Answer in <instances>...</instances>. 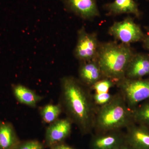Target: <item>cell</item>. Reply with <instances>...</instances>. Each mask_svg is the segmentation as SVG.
Returning <instances> with one entry per match:
<instances>
[{"instance_id": "3", "label": "cell", "mask_w": 149, "mask_h": 149, "mask_svg": "<svg viewBox=\"0 0 149 149\" xmlns=\"http://www.w3.org/2000/svg\"><path fill=\"white\" fill-rule=\"evenodd\" d=\"M134 123L131 109L118 92L109 102L97 108L93 130L95 133L121 130Z\"/></svg>"}, {"instance_id": "13", "label": "cell", "mask_w": 149, "mask_h": 149, "mask_svg": "<svg viewBox=\"0 0 149 149\" xmlns=\"http://www.w3.org/2000/svg\"><path fill=\"white\" fill-rule=\"evenodd\" d=\"M104 8L109 16L128 14L140 18L142 15L138 3L134 0H114L104 5Z\"/></svg>"}, {"instance_id": "22", "label": "cell", "mask_w": 149, "mask_h": 149, "mask_svg": "<svg viewBox=\"0 0 149 149\" xmlns=\"http://www.w3.org/2000/svg\"><path fill=\"white\" fill-rule=\"evenodd\" d=\"M50 149H78L76 148H74V147L71 146L69 145H68L65 143H60L56 144V145H54L53 146L49 148Z\"/></svg>"}, {"instance_id": "19", "label": "cell", "mask_w": 149, "mask_h": 149, "mask_svg": "<svg viewBox=\"0 0 149 149\" xmlns=\"http://www.w3.org/2000/svg\"><path fill=\"white\" fill-rule=\"evenodd\" d=\"M114 95L109 92L105 93H95L93 94L94 103L97 107H99L106 104L109 102L113 97Z\"/></svg>"}, {"instance_id": "10", "label": "cell", "mask_w": 149, "mask_h": 149, "mask_svg": "<svg viewBox=\"0 0 149 149\" xmlns=\"http://www.w3.org/2000/svg\"><path fill=\"white\" fill-rule=\"evenodd\" d=\"M78 75V80L91 90L95 83L104 77L97 58L80 62Z\"/></svg>"}, {"instance_id": "15", "label": "cell", "mask_w": 149, "mask_h": 149, "mask_svg": "<svg viewBox=\"0 0 149 149\" xmlns=\"http://www.w3.org/2000/svg\"><path fill=\"white\" fill-rule=\"evenodd\" d=\"M21 141L11 123L0 120V149H15Z\"/></svg>"}, {"instance_id": "20", "label": "cell", "mask_w": 149, "mask_h": 149, "mask_svg": "<svg viewBox=\"0 0 149 149\" xmlns=\"http://www.w3.org/2000/svg\"><path fill=\"white\" fill-rule=\"evenodd\" d=\"M44 143L37 140L21 141L15 149H45Z\"/></svg>"}, {"instance_id": "14", "label": "cell", "mask_w": 149, "mask_h": 149, "mask_svg": "<svg viewBox=\"0 0 149 149\" xmlns=\"http://www.w3.org/2000/svg\"><path fill=\"white\" fill-rule=\"evenodd\" d=\"M12 91L14 97L19 103L31 108H35L44 97L35 91L21 84H13Z\"/></svg>"}, {"instance_id": "11", "label": "cell", "mask_w": 149, "mask_h": 149, "mask_svg": "<svg viewBox=\"0 0 149 149\" xmlns=\"http://www.w3.org/2000/svg\"><path fill=\"white\" fill-rule=\"evenodd\" d=\"M149 77V54L135 53L125 71V77L131 80Z\"/></svg>"}, {"instance_id": "23", "label": "cell", "mask_w": 149, "mask_h": 149, "mask_svg": "<svg viewBox=\"0 0 149 149\" xmlns=\"http://www.w3.org/2000/svg\"><path fill=\"white\" fill-rule=\"evenodd\" d=\"M119 149H133L132 147H130L127 143L125 142V143L120 147Z\"/></svg>"}, {"instance_id": "6", "label": "cell", "mask_w": 149, "mask_h": 149, "mask_svg": "<svg viewBox=\"0 0 149 149\" xmlns=\"http://www.w3.org/2000/svg\"><path fill=\"white\" fill-rule=\"evenodd\" d=\"M101 42L95 32H87L84 26L78 29L73 54L80 62L97 58Z\"/></svg>"}, {"instance_id": "2", "label": "cell", "mask_w": 149, "mask_h": 149, "mask_svg": "<svg viewBox=\"0 0 149 149\" xmlns=\"http://www.w3.org/2000/svg\"><path fill=\"white\" fill-rule=\"evenodd\" d=\"M135 53L130 45L116 41L100 42L97 59L104 77L116 83L124 78L128 63Z\"/></svg>"}, {"instance_id": "5", "label": "cell", "mask_w": 149, "mask_h": 149, "mask_svg": "<svg viewBox=\"0 0 149 149\" xmlns=\"http://www.w3.org/2000/svg\"><path fill=\"white\" fill-rule=\"evenodd\" d=\"M108 33L116 41L128 45L132 43L142 42L144 37V33L141 26L130 16L121 21L114 22L109 27Z\"/></svg>"}, {"instance_id": "9", "label": "cell", "mask_w": 149, "mask_h": 149, "mask_svg": "<svg viewBox=\"0 0 149 149\" xmlns=\"http://www.w3.org/2000/svg\"><path fill=\"white\" fill-rule=\"evenodd\" d=\"M125 143V134L120 130L95 133L90 142L91 149H119Z\"/></svg>"}, {"instance_id": "18", "label": "cell", "mask_w": 149, "mask_h": 149, "mask_svg": "<svg viewBox=\"0 0 149 149\" xmlns=\"http://www.w3.org/2000/svg\"><path fill=\"white\" fill-rule=\"evenodd\" d=\"M116 85V83L113 80L104 77L95 83L91 90L95 91V93H108L110 90Z\"/></svg>"}, {"instance_id": "17", "label": "cell", "mask_w": 149, "mask_h": 149, "mask_svg": "<svg viewBox=\"0 0 149 149\" xmlns=\"http://www.w3.org/2000/svg\"><path fill=\"white\" fill-rule=\"evenodd\" d=\"M133 122L149 128V99L131 109Z\"/></svg>"}, {"instance_id": "7", "label": "cell", "mask_w": 149, "mask_h": 149, "mask_svg": "<svg viewBox=\"0 0 149 149\" xmlns=\"http://www.w3.org/2000/svg\"><path fill=\"white\" fill-rule=\"evenodd\" d=\"M73 123L69 118H58L46 128L45 143L46 148L65 142L70 136Z\"/></svg>"}, {"instance_id": "8", "label": "cell", "mask_w": 149, "mask_h": 149, "mask_svg": "<svg viewBox=\"0 0 149 149\" xmlns=\"http://www.w3.org/2000/svg\"><path fill=\"white\" fill-rule=\"evenodd\" d=\"M65 9L84 20L100 16L97 0H62Z\"/></svg>"}, {"instance_id": "24", "label": "cell", "mask_w": 149, "mask_h": 149, "mask_svg": "<svg viewBox=\"0 0 149 149\" xmlns=\"http://www.w3.org/2000/svg\"></svg>"}, {"instance_id": "16", "label": "cell", "mask_w": 149, "mask_h": 149, "mask_svg": "<svg viewBox=\"0 0 149 149\" xmlns=\"http://www.w3.org/2000/svg\"><path fill=\"white\" fill-rule=\"evenodd\" d=\"M63 112L59 103L49 104L40 108L39 113L42 121L45 124H50L59 118Z\"/></svg>"}, {"instance_id": "12", "label": "cell", "mask_w": 149, "mask_h": 149, "mask_svg": "<svg viewBox=\"0 0 149 149\" xmlns=\"http://www.w3.org/2000/svg\"><path fill=\"white\" fill-rule=\"evenodd\" d=\"M125 142L133 149H149V128L133 123L126 128Z\"/></svg>"}, {"instance_id": "1", "label": "cell", "mask_w": 149, "mask_h": 149, "mask_svg": "<svg viewBox=\"0 0 149 149\" xmlns=\"http://www.w3.org/2000/svg\"><path fill=\"white\" fill-rule=\"evenodd\" d=\"M58 103L66 117L77 126L82 135L92 133L97 108L91 89L74 76H65L60 80Z\"/></svg>"}, {"instance_id": "4", "label": "cell", "mask_w": 149, "mask_h": 149, "mask_svg": "<svg viewBox=\"0 0 149 149\" xmlns=\"http://www.w3.org/2000/svg\"><path fill=\"white\" fill-rule=\"evenodd\" d=\"M116 86L130 109L149 99V77L137 80L124 77Z\"/></svg>"}, {"instance_id": "21", "label": "cell", "mask_w": 149, "mask_h": 149, "mask_svg": "<svg viewBox=\"0 0 149 149\" xmlns=\"http://www.w3.org/2000/svg\"><path fill=\"white\" fill-rule=\"evenodd\" d=\"M144 28L146 33H144V37L142 42L144 49L148 51L149 52V26H145Z\"/></svg>"}]
</instances>
